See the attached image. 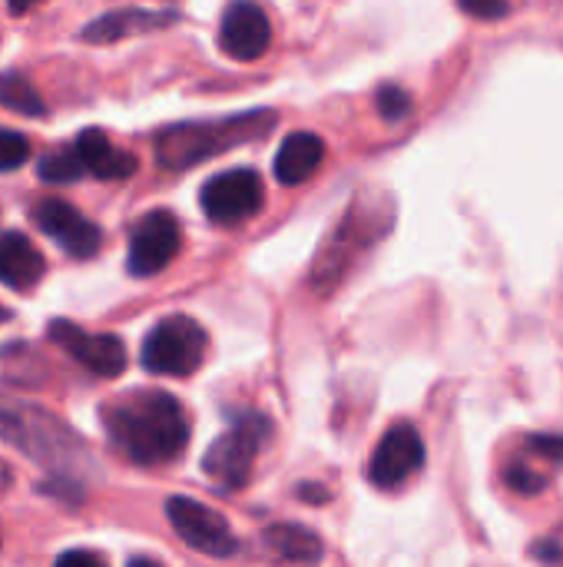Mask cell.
Instances as JSON below:
<instances>
[{
    "mask_svg": "<svg viewBox=\"0 0 563 567\" xmlns=\"http://www.w3.org/2000/svg\"><path fill=\"white\" fill-rule=\"evenodd\" d=\"M27 159H30V143H27V136L17 133V130H3V126H0V173L20 169Z\"/></svg>",
    "mask_w": 563,
    "mask_h": 567,
    "instance_id": "7402d4cb",
    "label": "cell"
},
{
    "mask_svg": "<svg viewBox=\"0 0 563 567\" xmlns=\"http://www.w3.org/2000/svg\"><path fill=\"white\" fill-rule=\"evenodd\" d=\"M0 106L13 110V113H23V116H43V100L40 93L30 86L27 76L20 73H0Z\"/></svg>",
    "mask_w": 563,
    "mask_h": 567,
    "instance_id": "ac0fdd59",
    "label": "cell"
},
{
    "mask_svg": "<svg viewBox=\"0 0 563 567\" xmlns=\"http://www.w3.org/2000/svg\"><path fill=\"white\" fill-rule=\"evenodd\" d=\"M202 213L219 226H236L252 219L265 203V186L256 169H226L212 176L199 193Z\"/></svg>",
    "mask_w": 563,
    "mask_h": 567,
    "instance_id": "52a82bcc",
    "label": "cell"
},
{
    "mask_svg": "<svg viewBox=\"0 0 563 567\" xmlns=\"http://www.w3.org/2000/svg\"><path fill=\"white\" fill-rule=\"evenodd\" d=\"M0 442L20 449L23 455H30L40 465L60 472L63 482H73L70 475L90 462L86 445L66 429V422H60L56 415H50L46 409H40L33 402L10 399L3 392H0Z\"/></svg>",
    "mask_w": 563,
    "mask_h": 567,
    "instance_id": "7a4b0ae2",
    "label": "cell"
},
{
    "mask_svg": "<svg viewBox=\"0 0 563 567\" xmlns=\"http://www.w3.org/2000/svg\"><path fill=\"white\" fill-rule=\"evenodd\" d=\"M421 465H425V442L418 429L408 422H398L375 445L372 462H368V482L382 492H395L411 475H418Z\"/></svg>",
    "mask_w": 563,
    "mask_h": 567,
    "instance_id": "9c48e42d",
    "label": "cell"
},
{
    "mask_svg": "<svg viewBox=\"0 0 563 567\" xmlns=\"http://www.w3.org/2000/svg\"><path fill=\"white\" fill-rule=\"evenodd\" d=\"M272 43V23L256 3H232L219 23V47L232 60H259Z\"/></svg>",
    "mask_w": 563,
    "mask_h": 567,
    "instance_id": "7c38bea8",
    "label": "cell"
},
{
    "mask_svg": "<svg viewBox=\"0 0 563 567\" xmlns=\"http://www.w3.org/2000/svg\"><path fill=\"white\" fill-rule=\"evenodd\" d=\"M33 223L40 226V233H46L53 243H60V249L73 259H93L103 246V233L96 223H90L76 206L46 196L33 206Z\"/></svg>",
    "mask_w": 563,
    "mask_h": 567,
    "instance_id": "30bf717a",
    "label": "cell"
},
{
    "mask_svg": "<svg viewBox=\"0 0 563 567\" xmlns=\"http://www.w3.org/2000/svg\"><path fill=\"white\" fill-rule=\"evenodd\" d=\"M70 150L76 156L80 169L96 176V179L116 183V179H129L136 173V156L119 150V146H113L103 130H83Z\"/></svg>",
    "mask_w": 563,
    "mask_h": 567,
    "instance_id": "4fadbf2b",
    "label": "cell"
},
{
    "mask_svg": "<svg viewBox=\"0 0 563 567\" xmlns=\"http://www.w3.org/2000/svg\"><path fill=\"white\" fill-rule=\"evenodd\" d=\"M46 272L43 252L23 233H0V282L13 292H30Z\"/></svg>",
    "mask_w": 563,
    "mask_h": 567,
    "instance_id": "9a60e30c",
    "label": "cell"
},
{
    "mask_svg": "<svg viewBox=\"0 0 563 567\" xmlns=\"http://www.w3.org/2000/svg\"><path fill=\"white\" fill-rule=\"evenodd\" d=\"M528 449H531L534 455H544V458H551V462L563 465V439L561 435H531V439H528Z\"/></svg>",
    "mask_w": 563,
    "mask_h": 567,
    "instance_id": "603a6c76",
    "label": "cell"
},
{
    "mask_svg": "<svg viewBox=\"0 0 563 567\" xmlns=\"http://www.w3.org/2000/svg\"><path fill=\"white\" fill-rule=\"evenodd\" d=\"M272 435V422L259 412H246L232 422L229 432H222L209 452L202 455V472L219 485V488H246L256 468V458L262 445Z\"/></svg>",
    "mask_w": 563,
    "mask_h": 567,
    "instance_id": "277c9868",
    "label": "cell"
},
{
    "mask_svg": "<svg viewBox=\"0 0 563 567\" xmlns=\"http://www.w3.org/2000/svg\"><path fill=\"white\" fill-rule=\"evenodd\" d=\"M176 20V10H143V7H123V10H110L96 20H90L83 27V40L86 43H116L126 40L133 33H149V30H163L166 23Z\"/></svg>",
    "mask_w": 563,
    "mask_h": 567,
    "instance_id": "5bb4252c",
    "label": "cell"
},
{
    "mask_svg": "<svg viewBox=\"0 0 563 567\" xmlns=\"http://www.w3.org/2000/svg\"><path fill=\"white\" fill-rule=\"evenodd\" d=\"M10 482H13V472H10V465H3V462H0V492H3V488H10Z\"/></svg>",
    "mask_w": 563,
    "mask_h": 567,
    "instance_id": "83f0119b",
    "label": "cell"
},
{
    "mask_svg": "<svg viewBox=\"0 0 563 567\" xmlns=\"http://www.w3.org/2000/svg\"><path fill=\"white\" fill-rule=\"evenodd\" d=\"M265 545L282 561H292V565H319L322 555H325L322 538L305 525H272L265 532Z\"/></svg>",
    "mask_w": 563,
    "mask_h": 567,
    "instance_id": "e0dca14e",
    "label": "cell"
},
{
    "mask_svg": "<svg viewBox=\"0 0 563 567\" xmlns=\"http://www.w3.org/2000/svg\"><path fill=\"white\" fill-rule=\"evenodd\" d=\"M183 246V229H179V219L166 209H153L146 213L136 229H133V239H129V252H126V269L129 276H156L163 272L176 252Z\"/></svg>",
    "mask_w": 563,
    "mask_h": 567,
    "instance_id": "ba28073f",
    "label": "cell"
},
{
    "mask_svg": "<svg viewBox=\"0 0 563 567\" xmlns=\"http://www.w3.org/2000/svg\"><path fill=\"white\" fill-rule=\"evenodd\" d=\"M37 176H40L43 183L60 186V183H73V179H80V176H83V169H80V163H76L73 150H56V153H46V156L37 163Z\"/></svg>",
    "mask_w": 563,
    "mask_h": 567,
    "instance_id": "d6986e66",
    "label": "cell"
},
{
    "mask_svg": "<svg viewBox=\"0 0 563 567\" xmlns=\"http://www.w3.org/2000/svg\"><path fill=\"white\" fill-rule=\"evenodd\" d=\"M504 485H508L511 492L531 498V495H541V492L548 488V478H544L541 472L528 468L524 462H511V465L504 468Z\"/></svg>",
    "mask_w": 563,
    "mask_h": 567,
    "instance_id": "ffe728a7",
    "label": "cell"
},
{
    "mask_svg": "<svg viewBox=\"0 0 563 567\" xmlns=\"http://www.w3.org/2000/svg\"><path fill=\"white\" fill-rule=\"evenodd\" d=\"M110 442L136 465L176 462L189 445V419L169 392L139 389L100 409Z\"/></svg>",
    "mask_w": 563,
    "mask_h": 567,
    "instance_id": "6da1fadb",
    "label": "cell"
},
{
    "mask_svg": "<svg viewBox=\"0 0 563 567\" xmlns=\"http://www.w3.org/2000/svg\"><path fill=\"white\" fill-rule=\"evenodd\" d=\"M534 555H538L541 561L554 565V561H561V545H557V542H538V545H534Z\"/></svg>",
    "mask_w": 563,
    "mask_h": 567,
    "instance_id": "484cf974",
    "label": "cell"
},
{
    "mask_svg": "<svg viewBox=\"0 0 563 567\" xmlns=\"http://www.w3.org/2000/svg\"><path fill=\"white\" fill-rule=\"evenodd\" d=\"M206 349H209V336L196 319L169 316L146 336L139 362L149 375L189 379L192 372H199Z\"/></svg>",
    "mask_w": 563,
    "mask_h": 567,
    "instance_id": "5b68a950",
    "label": "cell"
},
{
    "mask_svg": "<svg viewBox=\"0 0 563 567\" xmlns=\"http://www.w3.org/2000/svg\"><path fill=\"white\" fill-rule=\"evenodd\" d=\"M129 567H163V565H156V561H149V558H133Z\"/></svg>",
    "mask_w": 563,
    "mask_h": 567,
    "instance_id": "f1b7e54d",
    "label": "cell"
},
{
    "mask_svg": "<svg viewBox=\"0 0 563 567\" xmlns=\"http://www.w3.org/2000/svg\"><path fill=\"white\" fill-rule=\"evenodd\" d=\"M53 567H106V561L100 555H93V551H66V555L56 558Z\"/></svg>",
    "mask_w": 563,
    "mask_h": 567,
    "instance_id": "d4e9b609",
    "label": "cell"
},
{
    "mask_svg": "<svg viewBox=\"0 0 563 567\" xmlns=\"http://www.w3.org/2000/svg\"><path fill=\"white\" fill-rule=\"evenodd\" d=\"M375 106H378V113H382L388 123H398V120H405V116L411 113V96H408V90H402V86H395V83H385V86L375 93Z\"/></svg>",
    "mask_w": 563,
    "mask_h": 567,
    "instance_id": "44dd1931",
    "label": "cell"
},
{
    "mask_svg": "<svg viewBox=\"0 0 563 567\" xmlns=\"http://www.w3.org/2000/svg\"><path fill=\"white\" fill-rule=\"evenodd\" d=\"M299 498H309V502H325L329 498V492L325 488H312V485H305V488H299Z\"/></svg>",
    "mask_w": 563,
    "mask_h": 567,
    "instance_id": "4316f807",
    "label": "cell"
},
{
    "mask_svg": "<svg viewBox=\"0 0 563 567\" xmlns=\"http://www.w3.org/2000/svg\"><path fill=\"white\" fill-rule=\"evenodd\" d=\"M46 336L96 379H116L126 369V346L116 336H93L66 319H53L46 326Z\"/></svg>",
    "mask_w": 563,
    "mask_h": 567,
    "instance_id": "8fae6325",
    "label": "cell"
},
{
    "mask_svg": "<svg viewBox=\"0 0 563 567\" xmlns=\"http://www.w3.org/2000/svg\"><path fill=\"white\" fill-rule=\"evenodd\" d=\"M322 159H325V143H322V136H315V133H309V130L292 133V136L279 146V153H275V179H279L282 186H299V183H305L309 176H315V169L322 166Z\"/></svg>",
    "mask_w": 563,
    "mask_h": 567,
    "instance_id": "2e32d148",
    "label": "cell"
},
{
    "mask_svg": "<svg viewBox=\"0 0 563 567\" xmlns=\"http://www.w3.org/2000/svg\"><path fill=\"white\" fill-rule=\"evenodd\" d=\"M458 7H461V13L478 17V20H501V17L511 13V3H475V0H461Z\"/></svg>",
    "mask_w": 563,
    "mask_h": 567,
    "instance_id": "cb8c5ba5",
    "label": "cell"
},
{
    "mask_svg": "<svg viewBox=\"0 0 563 567\" xmlns=\"http://www.w3.org/2000/svg\"><path fill=\"white\" fill-rule=\"evenodd\" d=\"M166 518L173 525V532L179 535L183 545H189L192 551L199 555H209V558H232L239 551V542L229 528V522L212 512L209 505L196 502V498H183V495H173L166 502Z\"/></svg>",
    "mask_w": 563,
    "mask_h": 567,
    "instance_id": "8992f818",
    "label": "cell"
},
{
    "mask_svg": "<svg viewBox=\"0 0 563 567\" xmlns=\"http://www.w3.org/2000/svg\"><path fill=\"white\" fill-rule=\"evenodd\" d=\"M275 126V113L256 110L246 116L229 120H206V123H179L156 136V159L166 169H186L206 163L216 153H226L246 140H259L265 130Z\"/></svg>",
    "mask_w": 563,
    "mask_h": 567,
    "instance_id": "3957f363",
    "label": "cell"
}]
</instances>
